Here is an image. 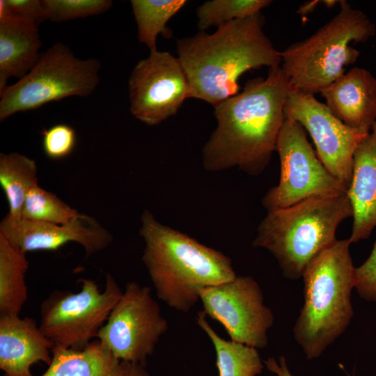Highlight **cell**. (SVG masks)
<instances>
[{
  "label": "cell",
  "instance_id": "obj_1",
  "mask_svg": "<svg viewBox=\"0 0 376 376\" xmlns=\"http://www.w3.org/2000/svg\"><path fill=\"white\" fill-rule=\"evenodd\" d=\"M290 91L280 65L269 68L265 79L249 80L242 92L214 106L217 126L203 148V168L212 172L237 167L260 175L276 150Z\"/></svg>",
  "mask_w": 376,
  "mask_h": 376
},
{
  "label": "cell",
  "instance_id": "obj_2",
  "mask_svg": "<svg viewBox=\"0 0 376 376\" xmlns=\"http://www.w3.org/2000/svg\"><path fill=\"white\" fill-rule=\"evenodd\" d=\"M261 13L224 24L215 32L200 31L177 40L176 51L186 73L190 97L213 107L235 95L246 72L280 66L278 51L263 31Z\"/></svg>",
  "mask_w": 376,
  "mask_h": 376
},
{
  "label": "cell",
  "instance_id": "obj_3",
  "mask_svg": "<svg viewBox=\"0 0 376 376\" xmlns=\"http://www.w3.org/2000/svg\"><path fill=\"white\" fill-rule=\"evenodd\" d=\"M139 234L145 243L142 262L157 297L174 310L189 312L201 290L237 276L229 257L162 224L148 210Z\"/></svg>",
  "mask_w": 376,
  "mask_h": 376
},
{
  "label": "cell",
  "instance_id": "obj_4",
  "mask_svg": "<svg viewBox=\"0 0 376 376\" xmlns=\"http://www.w3.org/2000/svg\"><path fill=\"white\" fill-rule=\"evenodd\" d=\"M350 244L349 239L337 240L310 262L302 275L304 304L293 334L308 359L319 357L353 318L351 295L356 267Z\"/></svg>",
  "mask_w": 376,
  "mask_h": 376
},
{
  "label": "cell",
  "instance_id": "obj_5",
  "mask_svg": "<svg viewBox=\"0 0 376 376\" xmlns=\"http://www.w3.org/2000/svg\"><path fill=\"white\" fill-rule=\"evenodd\" d=\"M352 214L347 193L269 210L257 228L252 246L267 250L283 275L297 280L314 258L337 240L338 226Z\"/></svg>",
  "mask_w": 376,
  "mask_h": 376
},
{
  "label": "cell",
  "instance_id": "obj_6",
  "mask_svg": "<svg viewBox=\"0 0 376 376\" xmlns=\"http://www.w3.org/2000/svg\"><path fill=\"white\" fill-rule=\"evenodd\" d=\"M331 20L308 38L281 52V68L290 89L314 95L345 72L360 52L351 43L363 42L375 34V24L346 1Z\"/></svg>",
  "mask_w": 376,
  "mask_h": 376
},
{
  "label": "cell",
  "instance_id": "obj_7",
  "mask_svg": "<svg viewBox=\"0 0 376 376\" xmlns=\"http://www.w3.org/2000/svg\"><path fill=\"white\" fill-rule=\"evenodd\" d=\"M101 63L81 59L63 42L42 52L33 68L0 92V121L71 96L91 95L100 83Z\"/></svg>",
  "mask_w": 376,
  "mask_h": 376
},
{
  "label": "cell",
  "instance_id": "obj_8",
  "mask_svg": "<svg viewBox=\"0 0 376 376\" xmlns=\"http://www.w3.org/2000/svg\"><path fill=\"white\" fill-rule=\"evenodd\" d=\"M79 281V292L54 290L40 305L39 327L54 347L81 350L87 346L97 338L123 294L109 273L103 291L93 280Z\"/></svg>",
  "mask_w": 376,
  "mask_h": 376
},
{
  "label": "cell",
  "instance_id": "obj_9",
  "mask_svg": "<svg viewBox=\"0 0 376 376\" xmlns=\"http://www.w3.org/2000/svg\"><path fill=\"white\" fill-rule=\"evenodd\" d=\"M281 164L279 184L262 200L267 211L284 208L314 197L347 193V187L322 164L297 121L285 118L276 150Z\"/></svg>",
  "mask_w": 376,
  "mask_h": 376
},
{
  "label": "cell",
  "instance_id": "obj_10",
  "mask_svg": "<svg viewBox=\"0 0 376 376\" xmlns=\"http://www.w3.org/2000/svg\"><path fill=\"white\" fill-rule=\"evenodd\" d=\"M168 327L150 288L131 281L97 338L116 358L144 366Z\"/></svg>",
  "mask_w": 376,
  "mask_h": 376
},
{
  "label": "cell",
  "instance_id": "obj_11",
  "mask_svg": "<svg viewBox=\"0 0 376 376\" xmlns=\"http://www.w3.org/2000/svg\"><path fill=\"white\" fill-rule=\"evenodd\" d=\"M203 313L219 322L231 340L261 349L268 344L272 311L264 304L262 290L249 276H237L200 292Z\"/></svg>",
  "mask_w": 376,
  "mask_h": 376
},
{
  "label": "cell",
  "instance_id": "obj_12",
  "mask_svg": "<svg viewBox=\"0 0 376 376\" xmlns=\"http://www.w3.org/2000/svg\"><path fill=\"white\" fill-rule=\"evenodd\" d=\"M285 118L297 121L309 133L316 154L328 171L348 189L354 154L369 134L339 120L314 95L291 90L284 107Z\"/></svg>",
  "mask_w": 376,
  "mask_h": 376
},
{
  "label": "cell",
  "instance_id": "obj_13",
  "mask_svg": "<svg viewBox=\"0 0 376 376\" xmlns=\"http://www.w3.org/2000/svg\"><path fill=\"white\" fill-rule=\"evenodd\" d=\"M128 83L130 112L150 126L175 115L190 97L183 67L169 52H150L134 66Z\"/></svg>",
  "mask_w": 376,
  "mask_h": 376
},
{
  "label": "cell",
  "instance_id": "obj_14",
  "mask_svg": "<svg viewBox=\"0 0 376 376\" xmlns=\"http://www.w3.org/2000/svg\"><path fill=\"white\" fill-rule=\"evenodd\" d=\"M0 234L26 253L56 251L76 242L82 246L86 257L106 249L113 240L112 235L96 219L82 213L63 224L10 220L5 217L0 224Z\"/></svg>",
  "mask_w": 376,
  "mask_h": 376
},
{
  "label": "cell",
  "instance_id": "obj_15",
  "mask_svg": "<svg viewBox=\"0 0 376 376\" xmlns=\"http://www.w3.org/2000/svg\"><path fill=\"white\" fill-rule=\"evenodd\" d=\"M320 93L327 107L344 124L370 132L376 121V78L370 71L354 67Z\"/></svg>",
  "mask_w": 376,
  "mask_h": 376
},
{
  "label": "cell",
  "instance_id": "obj_16",
  "mask_svg": "<svg viewBox=\"0 0 376 376\" xmlns=\"http://www.w3.org/2000/svg\"><path fill=\"white\" fill-rule=\"evenodd\" d=\"M54 347L33 319L0 316V368L5 376H33L32 365H49Z\"/></svg>",
  "mask_w": 376,
  "mask_h": 376
},
{
  "label": "cell",
  "instance_id": "obj_17",
  "mask_svg": "<svg viewBox=\"0 0 376 376\" xmlns=\"http://www.w3.org/2000/svg\"><path fill=\"white\" fill-rule=\"evenodd\" d=\"M347 195L353 211L350 243L368 238L376 227V121L353 157Z\"/></svg>",
  "mask_w": 376,
  "mask_h": 376
},
{
  "label": "cell",
  "instance_id": "obj_18",
  "mask_svg": "<svg viewBox=\"0 0 376 376\" xmlns=\"http://www.w3.org/2000/svg\"><path fill=\"white\" fill-rule=\"evenodd\" d=\"M41 376H150L144 366L116 358L99 340L81 350L54 347Z\"/></svg>",
  "mask_w": 376,
  "mask_h": 376
},
{
  "label": "cell",
  "instance_id": "obj_19",
  "mask_svg": "<svg viewBox=\"0 0 376 376\" xmlns=\"http://www.w3.org/2000/svg\"><path fill=\"white\" fill-rule=\"evenodd\" d=\"M42 46L38 26L0 19V92L10 77L21 79L35 65Z\"/></svg>",
  "mask_w": 376,
  "mask_h": 376
},
{
  "label": "cell",
  "instance_id": "obj_20",
  "mask_svg": "<svg viewBox=\"0 0 376 376\" xmlns=\"http://www.w3.org/2000/svg\"><path fill=\"white\" fill-rule=\"evenodd\" d=\"M26 253L0 234V316L19 315L27 301Z\"/></svg>",
  "mask_w": 376,
  "mask_h": 376
},
{
  "label": "cell",
  "instance_id": "obj_21",
  "mask_svg": "<svg viewBox=\"0 0 376 376\" xmlns=\"http://www.w3.org/2000/svg\"><path fill=\"white\" fill-rule=\"evenodd\" d=\"M0 185L9 207L6 217L10 220L21 219L26 197L38 185L36 162L16 152L1 153Z\"/></svg>",
  "mask_w": 376,
  "mask_h": 376
},
{
  "label": "cell",
  "instance_id": "obj_22",
  "mask_svg": "<svg viewBox=\"0 0 376 376\" xmlns=\"http://www.w3.org/2000/svg\"><path fill=\"white\" fill-rule=\"evenodd\" d=\"M205 317L202 311L197 313L196 320L212 343L219 376H256L260 374L264 366L258 349L221 338Z\"/></svg>",
  "mask_w": 376,
  "mask_h": 376
},
{
  "label": "cell",
  "instance_id": "obj_23",
  "mask_svg": "<svg viewBox=\"0 0 376 376\" xmlns=\"http://www.w3.org/2000/svg\"><path fill=\"white\" fill-rule=\"evenodd\" d=\"M132 13L137 28V37L150 52L157 49L159 34L169 38L172 31L167 22L187 3L185 0H132Z\"/></svg>",
  "mask_w": 376,
  "mask_h": 376
},
{
  "label": "cell",
  "instance_id": "obj_24",
  "mask_svg": "<svg viewBox=\"0 0 376 376\" xmlns=\"http://www.w3.org/2000/svg\"><path fill=\"white\" fill-rule=\"evenodd\" d=\"M272 3L270 0H212L196 9L198 28L201 31L237 19L253 16Z\"/></svg>",
  "mask_w": 376,
  "mask_h": 376
},
{
  "label": "cell",
  "instance_id": "obj_25",
  "mask_svg": "<svg viewBox=\"0 0 376 376\" xmlns=\"http://www.w3.org/2000/svg\"><path fill=\"white\" fill-rule=\"evenodd\" d=\"M79 212L56 194L38 185L27 194L22 212V219L37 222L63 224L69 222Z\"/></svg>",
  "mask_w": 376,
  "mask_h": 376
},
{
  "label": "cell",
  "instance_id": "obj_26",
  "mask_svg": "<svg viewBox=\"0 0 376 376\" xmlns=\"http://www.w3.org/2000/svg\"><path fill=\"white\" fill-rule=\"evenodd\" d=\"M47 20L62 22L102 14L111 0H42Z\"/></svg>",
  "mask_w": 376,
  "mask_h": 376
},
{
  "label": "cell",
  "instance_id": "obj_27",
  "mask_svg": "<svg viewBox=\"0 0 376 376\" xmlns=\"http://www.w3.org/2000/svg\"><path fill=\"white\" fill-rule=\"evenodd\" d=\"M42 144L45 155L51 159H61L69 156L77 143L76 132L69 125L58 123L44 130Z\"/></svg>",
  "mask_w": 376,
  "mask_h": 376
},
{
  "label": "cell",
  "instance_id": "obj_28",
  "mask_svg": "<svg viewBox=\"0 0 376 376\" xmlns=\"http://www.w3.org/2000/svg\"><path fill=\"white\" fill-rule=\"evenodd\" d=\"M11 18L39 26L47 20L42 0H1L0 19Z\"/></svg>",
  "mask_w": 376,
  "mask_h": 376
},
{
  "label": "cell",
  "instance_id": "obj_29",
  "mask_svg": "<svg viewBox=\"0 0 376 376\" xmlns=\"http://www.w3.org/2000/svg\"><path fill=\"white\" fill-rule=\"evenodd\" d=\"M354 288L368 301H376V240L369 257L355 268Z\"/></svg>",
  "mask_w": 376,
  "mask_h": 376
},
{
  "label": "cell",
  "instance_id": "obj_30",
  "mask_svg": "<svg viewBox=\"0 0 376 376\" xmlns=\"http://www.w3.org/2000/svg\"><path fill=\"white\" fill-rule=\"evenodd\" d=\"M267 368L277 376H292L288 368L285 358L283 356L279 359V363L274 357L264 361Z\"/></svg>",
  "mask_w": 376,
  "mask_h": 376
},
{
  "label": "cell",
  "instance_id": "obj_31",
  "mask_svg": "<svg viewBox=\"0 0 376 376\" xmlns=\"http://www.w3.org/2000/svg\"><path fill=\"white\" fill-rule=\"evenodd\" d=\"M320 3L321 1L319 0L306 1L299 7L297 13L303 17H305L309 13L313 12Z\"/></svg>",
  "mask_w": 376,
  "mask_h": 376
},
{
  "label": "cell",
  "instance_id": "obj_32",
  "mask_svg": "<svg viewBox=\"0 0 376 376\" xmlns=\"http://www.w3.org/2000/svg\"><path fill=\"white\" fill-rule=\"evenodd\" d=\"M340 1L337 0H322L321 3L324 4L327 8L334 7L336 3H339Z\"/></svg>",
  "mask_w": 376,
  "mask_h": 376
}]
</instances>
